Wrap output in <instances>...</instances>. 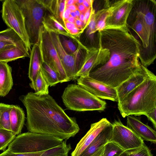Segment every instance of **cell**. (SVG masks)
I'll return each instance as SVG.
<instances>
[{
    "label": "cell",
    "mask_w": 156,
    "mask_h": 156,
    "mask_svg": "<svg viewBox=\"0 0 156 156\" xmlns=\"http://www.w3.org/2000/svg\"><path fill=\"white\" fill-rule=\"evenodd\" d=\"M112 126L110 141L116 144L124 151L139 147L144 143L143 139L124 126L119 119L114 121Z\"/></svg>",
    "instance_id": "30bf717a"
},
{
    "label": "cell",
    "mask_w": 156,
    "mask_h": 156,
    "mask_svg": "<svg viewBox=\"0 0 156 156\" xmlns=\"http://www.w3.org/2000/svg\"><path fill=\"white\" fill-rule=\"evenodd\" d=\"M127 126L143 140L155 144L156 131L148 125L143 123L140 118L131 115L128 116Z\"/></svg>",
    "instance_id": "e0dca14e"
},
{
    "label": "cell",
    "mask_w": 156,
    "mask_h": 156,
    "mask_svg": "<svg viewBox=\"0 0 156 156\" xmlns=\"http://www.w3.org/2000/svg\"><path fill=\"white\" fill-rule=\"evenodd\" d=\"M133 4V0H116L111 3V13L106 19L104 29L128 27L127 20Z\"/></svg>",
    "instance_id": "8fae6325"
},
{
    "label": "cell",
    "mask_w": 156,
    "mask_h": 156,
    "mask_svg": "<svg viewBox=\"0 0 156 156\" xmlns=\"http://www.w3.org/2000/svg\"><path fill=\"white\" fill-rule=\"evenodd\" d=\"M49 32L69 81L76 79V75L78 71V54L76 53L71 54L68 53L62 45L59 35Z\"/></svg>",
    "instance_id": "4fadbf2b"
},
{
    "label": "cell",
    "mask_w": 156,
    "mask_h": 156,
    "mask_svg": "<svg viewBox=\"0 0 156 156\" xmlns=\"http://www.w3.org/2000/svg\"><path fill=\"white\" fill-rule=\"evenodd\" d=\"M71 12V11L66 7H66L63 15V24L64 21L66 20L70 16Z\"/></svg>",
    "instance_id": "60d3db41"
},
{
    "label": "cell",
    "mask_w": 156,
    "mask_h": 156,
    "mask_svg": "<svg viewBox=\"0 0 156 156\" xmlns=\"http://www.w3.org/2000/svg\"><path fill=\"white\" fill-rule=\"evenodd\" d=\"M44 27L48 32L67 37L79 44L81 42L78 38L71 35L64 26L54 16L49 15L44 16L42 22Z\"/></svg>",
    "instance_id": "d6986e66"
},
{
    "label": "cell",
    "mask_w": 156,
    "mask_h": 156,
    "mask_svg": "<svg viewBox=\"0 0 156 156\" xmlns=\"http://www.w3.org/2000/svg\"><path fill=\"white\" fill-rule=\"evenodd\" d=\"M93 5V4H92L84 14L85 20L84 27L83 28L84 31L88 25L90 23V17L94 9Z\"/></svg>",
    "instance_id": "d590c367"
},
{
    "label": "cell",
    "mask_w": 156,
    "mask_h": 156,
    "mask_svg": "<svg viewBox=\"0 0 156 156\" xmlns=\"http://www.w3.org/2000/svg\"><path fill=\"white\" fill-rule=\"evenodd\" d=\"M112 124L105 118L91 124L90 129L77 144L72 153L71 156H80L97 135L104 129Z\"/></svg>",
    "instance_id": "9a60e30c"
},
{
    "label": "cell",
    "mask_w": 156,
    "mask_h": 156,
    "mask_svg": "<svg viewBox=\"0 0 156 156\" xmlns=\"http://www.w3.org/2000/svg\"><path fill=\"white\" fill-rule=\"evenodd\" d=\"M109 50L100 46L88 47L86 51L81 67L76 75V79L79 77L89 76L94 68L102 65L109 59Z\"/></svg>",
    "instance_id": "7c38bea8"
},
{
    "label": "cell",
    "mask_w": 156,
    "mask_h": 156,
    "mask_svg": "<svg viewBox=\"0 0 156 156\" xmlns=\"http://www.w3.org/2000/svg\"><path fill=\"white\" fill-rule=\"evenodd\" d=\"M41 61L44 62L58 74L60 83L69 81L68 79L49 33L43 26L39 30L38 42Z\"/></svg>",
    "instance_id": "9c48e42d"
},
{
    "label": "cell",
    "mask_w": 156,
    "mask_h": 156,
    "mask_svg": "<svg viewBox=\"0 0 156 156\" xmlns=\"http://www.w3.org/2000/svg\"><path fill=\"white\" fill-rule=\"evenodd\" d=\"M119 156H153V154L144 143L139 147L124 151Z\"/></svg>",
    "instance_id": "1f68e13d"
},
{
    "label": "cell",
    "mask_w": 156,
    "mask_h": 156,
    "mask_svg": "<svg viewBox=\"0 0 156 156\" xmlns=\"http://www.w3.org/2000/svg\"><path fill=\"white\" fill-rule=\"evenodd\" d=\"M135 14L141 20L146 34L148 46L143 56L139 59L141 64L147 67L156 58L155 16L154 0H134Z\"/></svg>",
    "instance_id": "277c9868"
},
{
    "label": "cell",
    "mask_w": 156,
    "mask_h": 156,
    "mask_svg": "<svg viewBox=\"0 0 156 156\" xmlns=\"http://www.w3.org/2000/svg\"><path fill=\"white\" fill-rule=\"evenodd\" d=\"M11 130L16 135L20 134L24 123L25 115L23 109L16 105H12L10 114Z\"/></svg>",
    "instance_id": "7402d4cb"
},
{
    "label": "cell",
    "mask_w": 156,
    "mask_h": 156,
    "mask_svg": "<svg viewBox=\"0 0 156 156\" xmlns=\"http://www.w3.org/2000/svg\"><path fill=\"white\" fill-rule=\"evenodd\" d=\"M110 4V2L107 6L95 12L96 32L102 30L105 28L106 19L111 14L112 12V8Z\"/></svg>",
    "instance_id": "83f0119b"
},
{
    "label": "cell",
    "mask_w": 156,
    "mask_h": 156,
    "mask_svg": "<svg viewBox=\"0 0 156 156\" xmlns=\"http://www.w3.org/2000/svg\"><path fill=\"white\" fill-rule=\"evenodd\" d=\"M95 10L94 9L88 25L85 29L86 40L89 41L91 45L94 42V35L96 32V23L95 19Z\"/></svg>",
    "instance_id": "836d02e7"
},
{
    "label": "cell",
    "mask_w": 156,
    "mask_h": 156,
    "mask_svg": "<svg viewBox=\"0 0 156 156\" xmlns=\"http://www.w3.org/2000/svg\"><path fill=\"white\" fill-rule=\"evenodd\" d=\"M19 99L26 109L29 132L49 135L66 141L79 132L76 119L68 116L49 94L39 95L30 92Z\"/></svg>",
    "instance_id": "7a4b0ae2"
},
{
    "label": "cell",
    "mask_w": 156,
    "mask_h": 156,
    "mask_svg": "<svg viewBox=\"0 0 156 156\" xmlns=\"http://www.w3.org/2000/svg\"><path fill=\"white\" fill-rule=\"evenodd\" d=\"M11 67L4 62H0V97L6 96L13 85Z\"/></svg>",
    "instance_id": "44dd1931"
},
{
    "label": "cell",
    "mask_w": 156,
    "mask_h": 156,
    "mask_svg": "<svg viewBox=\"0 0 156 156\" xmlns=\"http://www.w3.org/2000/svg\"><path fill=\"white\" fill-rule=\"evenodd\" d=\"M62 98L68 109L76 111H104L106 102L96 97L78 84H70L65 88Z\"/></svg>",
    "instance_id": "5b68a950"
},
{
    "label": "cell",
    "mask_w": 156,
    "mask_h": 156,
    "mask_svg": "<svg viewBox=\"0 0 156 156\" xmlns=\"http://www.w3.org/2000/svg\"><path fill=\"white\" fill-rule=\"evenodd\" d=\"M16 135L11 131L0 129V150L3 151H5Z\"/></svg>",
    "instance_id": "4dcf8cb0"
},
{
    "label": "cell",
    "mask_w": 156,
    "mask_h": 156,
    "mask_svg": "<svg viewBox=\"0 0 156 156\" xmlns=\"http://www.w3.org/2000/svg\"><path fill=\"white\" fill-rule=\"evenodd\" d=\"M124 151L116 144L109 141L104 146L102 156H119Z\"/></svg>",
    "instance_id": "d6a6232c"
},
{
    "label": "cell",
    "mask_w": 156,
    "mask_h": 156,
    "mask_svg": "<svg viewBox=\"0 0 156 156\" xmlns=\"http://www.w3.org/2000/svg\"><path fill=\"white\" fill-rule=\"evenodd\" d=\"M79 19L84 24L85 20L84 14H81Z\"/></svg>",
    "instance_id": "c3c4849f"
},
{
    "label": "cell",
    "mask_w": 156,
    "mask_h": 156,
    "mask_svg": "<svg viewBox=\"0 0 156 156\" xmlns=\"http://www.w3.org/2000/svg\"><path fill=\"white\" fill-rule=\"evenodd\" d=\"M70 16L75 18V19L77 18L76 17V16L75 15L74 12H73V11L71 12H70Z\"/></svg>",
    "instance_id": "816d5d0a"
},
{
    "label": "cell",
    "mask_w": 156,
    "mask_h": 156,
    "mask_svg": "<svg viewBox=\"0 0 156 156\" xmlns=\"http://www.w3.org/2000/svg\"><path fill=\"white\" fill-rule=\"evenodd\" d=\"M75 4H76V0H66V6Z\"/></svg>",
    "instance_id": "f6af8a7d"
},
{
    "label": "cell",
    "mask_w": 156,
    "mask_h": 156,
    "mask_svg": "<svg viewBox=\"0 0 156 156\" xmlns=\"http://www.w3.org/2000/svg\"><path fill=\"white\" fill-rule=\"evenodd\" d=\"M64 141L50 135L28 132L16 136L7 149L14 153L40 152L58 146Z\"/></svg>",
    "instance_id": "8992f818"
},
{
    "label": "cell",
    "mask_w": 156,
    "mask_h": 156,
    "mask_svg": "<svg viewBox=\"0 0 156 156\" xmlns=\"http://www.w3.org/2000/svg\"><path fill=\"white\" fill-rule=\"evenodd\" d=\"M66 7L69 9L71 12H74L77 9V5L75 4L68 6H66Z\"/></svg>",
    "instance_id": "ee69618b"
},
{
    "label": "cell",
    "mask_w": 156,
    "mask_h": 156,
    "mask_svg": "<svg viewBox=\"0 0 156 156\" xmlns=\"http://www.w3.org/2000/svg\"><path fill=\"white\" fill-rule=\"evenodd\" d=\"M98 46L108 49L110 57L106 63L93 69L89 76L116 89L142 69L140 43L128 27L104 29L98 32Z\"/></svg>",
    "instance_id": "6da1fadb"
},
{
    "label": "cell",
    "mask_w": 156,
    "mask_h": 156,
    "mask_svg": "<svg viewBox=\"0 0 156 156\" xmlns=\"http://www.w3.org/2000/svg\"><path fill=\"white\" fill-rule=\"evenodd\" d=\"M25 18V27L31 46L38 44L45 9L38 0H15Z\"/></svg>",
    "instance_id": "52a82bcc"
},
{
    "label": "cell",
    "mask_w": 156,
    "mask_h": 156,
    "mask_svg": "<svg viewBox=\"0 0 156 156\" xmlns=\"http://www.w3.org/2000/svg\"><path fill=\"white\" fill-rule=\"evenodd\" d=\"M0 41L12 44L22 50L30 57V53L24 43L18 35L12 29L9 28L0 31Z\"/></svg>",
    "instance_id": "603a6c76"
},
{
    "label": "cell",
    "mask_w": 156,
    "mask_h": 156,
    "mask_svg": "<svg viewBox=\"0 0 156 156\" xmlns=\"http://www.w3.org/2000/svg\"><path fill=\"white\" fill-rule=\"evenodd\" d=\"M49 86L40 70L36 76L34 85L31 87L34 90L36 94L43 95L49 94Z\"/></svg>",
    "instance_id": "f1b7e54d"
},
{
    "label": "cell",
    "mask_w": 156,
    "mask_h": 156,
    "mask_svg": "<svg viewBox=\"0 0 156 156\" xmlns=\"http://www.w3.org/2000/svg\"><path fill=\"white\" fill-rule=\"evenodd\" d=\"M104 146L101 148L95 153L90 156H102V152Z\"/></svg>",
    "instance_id": "7bdbcfd3"
},
{
    "label": "cell",
    "mask_w": 156,
    "mask_h": 156,
    "mask_svg": "<svg viewBox=\"0 0 156 156\" xmlns=\"http://www.w3.org/2000/svg\"><path fill=\"white\" fill-rule=\"evenodd\" d=\"M112 130V124L104 129L96 137L80 156H90L110 141Z\"/></svg>",
    "instance_id": "ac0fdd59"
},
{
    "label": "cell",
    "mask_w": 156,
    "mask_h": 156,
    "mask_svg": "<svg viewBox=\"0 0 156 156\" xmlns=\"http://www.w3.org/2000/svg\"><path fill=\"white\" fill-rule=\"evenodd\" d=\"M77 84L96 97L118 102L116 89L95 80L89 76L79 77Z\"/></svg>",
    "instance_id": "5bb4252c"
},
{
    "label": "cell",
    "mask_w": 156,
    "mask_h": 156,
    "mask_svg": "<svg viewBox=\"0 0 156 156\" xmlns=\"http://www.w3.org/2000/svg\"><path fill=\"white\" fill-rule=\"evenodd\" d=\"M156 107V76L149 70L144 81L118 104L122 116L144 115Z\"/></svg>",
    "instance_id": "3957f363"
},
{
    "label": "cell",
    "mask_w": 156,
    "mask_h": 156,
    "mask_svg": "<svg viewBox=\"0 0 156 156\" xmlns=\"http://www.w3.org/2000/svg\"><path fill=\"white\" fill-rule=\"evenodd\" d=\"M75 15L76 16L77 18H79L80 16V15L81 13L80 11L76 9L74 11Z\"/></svg>",
    "instance_id": "681fc988"
},
{
    "label": "cell",
    "mask_w": 156,
    "mask_h": 156,
    "mask_svg": "<svg viewBox=\"0 0 156 156\" xmlns=\"http://www.w3.org/2000/svg\"><path fill=\"white\" fill-rule=\"evenodd\" d=\"M1 13L4 22L18 35L30 53L32 46L26 30L25 18L20 8L15 0L4 1Z\"/></svg>",
    "instance_id": "ba28073f"
},
{
    "label": "cell",
    "mask_w": 156,
    "mask_h": 156,
    "mask_svg": "<svg viewBox=\"0 0 156 156\" xmlns=\"http://www.w3.org/2000/svg\"><path fill=\"white\" fill-rule=\"evenodd\" d=\"M62 40L61 41L62 45L66 51L69 54H71L77 50L76 47L73 42L70 39H67L62 36Z\"/></svg>",
    "instance_id": "e575fe53"
},
{
    "label": "cell",
    "mask_w": 156,
    "mask_h": 156,
    "mask_svg": "<svg viewBox=\"0 0 156 156\" xmlns=\"http://www.w3.org/2000/svg\"><path fill=\"white\" fill-rule=\"evenodd\" d=\"M78 9L81 14H84L88 9L85 7L83 4L76 5Z\"/></svg>",
    "instance_id": "b9f144b4"
},
{
    "label": "cell",
    "mask_w": 156,
    "mask_h": 156,
    "mask_svg": "<svg viewBox=\"0 0 156 156\" xmlns=\"http://www.w3.org/2000/svg\"><path fill=\"white\" fill-rule=\"evenodd\" d=\"M14 46V45L10 43L0 41V54L5 50Z\"/></svg>",
    "instance_id": "74e56055"
},
{
    "label": "cell",
    "mask_w": 156,
    "mask_h": 156,
    "mask_svg": "<svg viewBox=\"0 0 156 156\" xmlns=\"http://www.w3.org/2000/svg\"><path fill=\"white\" fill-rule=\"evenodd\" d=\"M28 77L31 81L30 87L34 84L37 74L40 70L41 60L38 43L33 45L30 52Z\"/></svg>",
    "instance_id": "ffe728a7"
},
{
    "label": "cell",
    "mask_w": 156,
    "mask_h": 156,
    "mask_svg": "<svg viewBox=\"0 0 156 156\" xmlns=\"http://www.w3.org/2000/svg\"><path fill=\"white\" fill-rule=\"evenodd\" d=\"M63 25L69 32L76 27L74 24L69 22L66 20L64 21Z\"/></svg>",
    "instance_id": "ab89813d"
},
{
    "label": "cell",
    "mask_w": 156,
    "mask_h": 156,
    "mask_svg": "<svg viewBox=\"0 0 156 156\" xmlns=\"http://www.w3.org/2000/svg\"><path fill=\"white\" fill-rule=\"evenodd\" d=\"M12 105L0 103V129L11 131L10 114Z\"/></svg>",
    "instance_id": "4316f807"
},
{
    "label": "cell",
    "mask_w": 156,
    "mask_h": 156,
    "mask_svg": "<svg viewBox=\"0 0 156 156\" xmlns=\"http://www.w3.org/2000/svg\"><path fill=\"white\" fill-rule=\"evenodd\" d=\"M74 24L77 28L81 30L82 33L83 32V28L84 24L79 19L77 18L76 19Z\"/></svg>",
    "instance_id": "f35d334b"
},
{
    "label": "cell",
    "mask_w": 156,
    "mask_h": 156,
    "mask_svg": "<svg viewBox=\"0 0 156 156\" xmlns=\"http://www.w3.org/2000/svg\"><path fill=\"white\" fill-rule=\"evenodd\" d=\"M84 0H76V5L82 4Z\"/></svg>",
    "instance_id": "f907efd6"
},
{
    "label": "cell",
    "mask_w": 156,
    "mask_h": 156,
    "mask_svg": "<svg viewBox=\"0 0 156 156\" xmlns=\"http://www.w3.org/2000/svg\"><path fill=\"white\" fill-rule=\"evenodd\" d=\"M28 56L18 48L14 46L5 50L0 54V62H8Z\"/></svg>",
    "instance_id": "484cf974"
},
{
    "label": "cell",
    "mask_w": 156,
    "mask_h": 156,
    "mask_svg": "<svg viewBox=\"0 0 156 156\" xmlns=\"http://www.w3.org/2000/svg\"><path fill=\"white\" fill-rule=\"evenodd\" d=\"M82 4L87 9H88L92 4L90 5L88 2L87 0H84Z\"/></svg>",
    "instance_id": "7dc6e473"
},
{
    "label": "cell",
    "mask_w": 156,
    "mask_h": 156,
    "mask_svg": "<svg viewBox=\"0 0 156 156\" xmlns=\"http://www.w3.org/2000/svg\"><path fill=\"white\" fill-rule=\"evenodd\" d=\"M58 151L55 148L41 152L29 153H14L7 149L0 154V156H58Z\"/></svg>",
    "instance_id": "f546056e"
},
{
    "label": "cell",
    "mask_w": 156,
    "mask_h": 156,
    "mask_svg": "<svg viewBox=\"0 0 156 156\" xmlns=\"http://www.w3.org/2000/svg\"><path fill=\"white\" fill-rule=\"evenodd\" d=\"M75 19L70 16L67 19L66 21L70 23L74 24L76 19Z\"/></svg>",
    "instance_id": "bcb514c9"
},
{
    "label": "cell",
    "mask_w": 156,
    "mask_h": 156,
    "mask_svg": "<svg viewBox=\"0 0 156 156\" xmlns=\"http://www.w3.org/2000/svg\"><path fill=\"white\" fill-rule=\"evenodd\" d=\"M148 70L147 67L142 65L140 71L131 76L116 89L118 103L121 101L128 94L144 81Z\"/></svg>",
    "instance_id": "2e32d148"
},
{
    "label": "cell",
    "mask_w": 156,
    "mask_h": 156,
    "mask_svg": "<svg viewBox=\"0 0 156 156\" xmlns=\"http://www.w3.org/2000/svg\"><path fill=\"white\" fill-rule=\"evenodd\" d=\"M40 70L49 86H54L58 83H60L57 73L44 62H41Z\"/></svg>",
    "instance_id": "d4e9b609"
},
{
    "label": "cell",
    "mask_w": 156,
    "mask_h": 156,
    "mask_svg": "<svg viewBox=\"0 0 156 156\" xmlns=\"http://www.w3.org/2000/svg\"><path fill=\"white\" fill-rule=\"evenodd\" d=\"M156 107L144 115L152 123L154 128H156Z\"/></svg>",
    "instance_id": "8d00e7d4"
},
{
    "label": "cell",
    "mask_w": 156,
    "mask_h": 156,
    "mask_svg": "<svg viewBox=\"0 0 156 156\" xmlns=\"http://www.w3.org/2000/svg\"><path fill=\"white\" fill-rule=\"evenodd\" d=\"M135 15L133 22L130 26L132 28L136 33L141 40V44L139 59L144 54L148 47V44L146 32L142 23L140 19Z\"/></svg>",
    "instance_id": "cb8c5ba5"
}]
</instances>
